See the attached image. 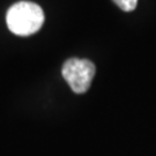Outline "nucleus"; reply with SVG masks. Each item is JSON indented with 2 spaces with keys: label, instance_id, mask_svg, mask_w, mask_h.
<instances>
[{
  "label": "nucleus",
  "instance_id": "1",
  "mask_svg": "<svg viewBox=\"0 0 156 156\" xmlns=\"http://www.w3.org/2000/svg\"><path fill=\"white\" fill-rule=\"evenodd\" d=\"M8 29L17 36H29L37 33L44 23V13L35 2L20 1L7 12Z\"/></svg>",
  "mask_w": 156,
  "mask_h": 156
},
{
  "label": "nucleus",
  "instance_id": "2",
  "mask_svg": "<svg viewBox=\"0 0 156 156\" xmlns=\"http://www.w3.org/2000/svg\"><path fill=\"white\" fill-rule=\"evenodd\" d=\"M62 74L74 93L83 94L95 76V65L87 59L72 58L62 65Z\"/></svg>",
  "mask_w": 156,
  "mask_h": 156
},
{
  "label": "nucleus",
  "instance_id": "3",
  "mask_svg": "<svg viewBox=\"0 0 156 156\" xmlns=\"http://www.w3.org/2000/svg\"><path fill=\"white\" fill-rule=\"evenodd\" d=\"M113 2L125 12H131L133 11L136 7L138 0H113Z\"/></svg>",
  "mask_w": 156,
  "mask_h": 156
}]
</instances>
